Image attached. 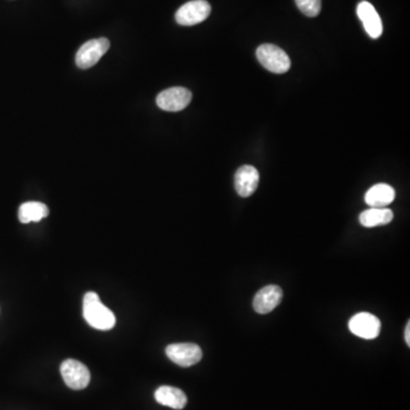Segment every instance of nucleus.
Listing matches in <instances>:
<instances>
[{"label":"nucleus","instance_id":"nucleus-1","mask_svg":"<svg viewBox=\"0 0 410 410\" xmlns=\"http://www.w3.org/2000/svg\"><path fill=\"white\" fill-rule=\"evenodd\" d=\"M84 317L92 328L99 330H112L117 319L112 310L102 303L97 293L88 292L84 298Z\"/></svg>","mask_w":410,"mask_h":410},{"label":"nucleus","instance_id":"nucleus-2","mask_svg":"<svg viewBox=\"0 0 410 410\" xmlns=\"http://www.w3.org/2000/svg\"><path fill=\"white\" fill-rule=\"evenodd\" d=\"M257 58L264 69L273 73L281 75L288 71L291 60L288 55L273 43H264L257 49Z\"/></svg>","mask_w":410,"mask_h":410},{"label":"nucleus","instance_id":"nucleus-3","mask_svg":"<svg viewBox=\"0 0 410 410\" xmlns=\"http://www.w3.org/2000/svg\"><path fill=\"white\" fill-rule=\"evenodd\" d=\"M111 46L109 39L99 38L87 41L75 55V63L80 69H90L98 63V60L103 58Z\"/></svg>","mask_w":410,"mask_h":410},{"label":"nucleus","instance_id":"nucleus-4","mask_svg":"<svg viewBox=\"0 0 410 410\" xmlns=\"http://www.w3.org/2000/svg\"><path fill=\"white\" fill-rule=\"evenodd\" d=\"M60 374L72 390H84L90 382V372L82 362L68 359L60 365Z\"/></svg>","mask_w":410,"mask_h":410},{"label":"nucleus","instance_id":"nucleus-5","mask_svg":"<svg viewBox=\"0 0 410 410\" xmlns=\"http://www.w3.org/2000/svg\"><path fill=\"white\" fill-rule=\"evenodd\" d=\"M211 6L205 0H192L176 13V21L180 26H190L201 23L209 18Z\"/></svg>","mask_w":410,"mask_h":410},{"label":"nucleus","instance_id":"nucleus-6","mask_svg":"<svg viewBox=\"0 0 410 410\" xmlns=\"http://www.w3.org/2000/svg\"><path fill=\"white\" fill-rule=\"evenodd\" d=\"M192 97V92L186 88L173 87L160 92L156 97V104L167 112H179L190 105Z\"/></svg>","mask_w":410,"mask_h":410},{"label":"nucleus","instance_id":"nucleus-7","mask_svg":"<svg viewBox=\"0 0 410 410\" xmlns=\"http://www.w3.org/2000/svg\"><path fill=\"white\" fill-rule=\"evenodd\" d=\"M168 358L180 367H190L201 362L203 352L201 347L193 343H176L168 345L166 349Z\"/></svg>","mask_w":410,"mask_h":410},{"label":"nucleus","instance_id":"nucleus-8","mask_svg":"<svg viewBox=\"0 0 410 410\" xmlns=\"http://www.w3.org/2000/svg\"><path fill=\"white\" fill-rule=\"evenodd\" d=\"M349 330L358 338L374 340L381 333V321L369 313H357L349 321Z\"/></svg>","mask_w":410,"mask_h":410},{"label":"nucleus","instance_id":"nucleus-9","mask_svg":"<svg viewBox=\"0 0 410 410\" xmlns=\"http://www.w3.org/2000/svg\"><path fill=\"white\" fill-rule=\"evenodd\" d=\"M283 298V291L277 285H268L257 293L253 298V308L257 313L266 315L275 309Z\"/></svg>","mask_w":410,"mask_h":410},{"label":"nucleus","instance_id":"nucleus-10","mask_svg":"<svg viewBox=\"0 0 410 410\" xmlns=\"http://www.w3.org/2000/svg\"><path fill=\"white\" fill-rule=\"evenodd\" d=\"M260 175L252 166H243L236 171L235 188L238 195L249 198L256 192L259 186Z\"/></svg>","mask_w":410,"mask_h":410},{"label":"nucleus","instance_id":"nucleus-11","mask_svg":"<svg viewBox=\"0 0 410 410\" xmlns=\"http://www.w3.org/2000/svg\"><path fill=\"white\" fill-rule=\"evenodd\" d=\"M357 14L358 18L364 24L365 30L367 32L368 36L373 39H377L381 37L383 32V24H382L381 18L379 13L376 12L372 4L368 1H362L357 7Z\"/></svg>","mask_w":410,"mask_h":410},{"label":"nucleus","instance_id":"nucleus-12","mask_svg":"<svg viewBox=\"0 0 410 410\" xmlns=\"http://www.w3.org/2000/svg\"><path fill=\"white\" fill-rule=\"evenodd\" d=\"M396 198V190L387 184L374 185L365 195V202L369 207H387Z\"/></svg>","mask_w":410,"mask_h":410},{"label":"nucleus","instance_id":"nucleus-13","mask_svg":"<svg viewBox=\"0 0 410 410\" xmlns=\"http://www.w3.org/2000/svg\"><path fill=\"white\" fill-rule=\"evenodd\" d=\"M154 396L155 400L162 406H167V407L177 410L186 407V394L177 387H168V385L160 387L158 390L155 391Z\"/></svg>","mask_w":410,"mask_h":410},{"label":"nucleus","instance_id":"nucleus-14","mask_svg":"<svg viewBox=\"0 0 410 410\" xmlns=\"http://www.w3.org/2000/svg\"><path fill=\"white\" fill-rule=\"evenodd\" d=\"M393 220V212L387 207H370L359 215V222L366 228L383 226Z\"/></svg>","mask_w":410,"mask_h":410},{"label":"nucleus","instance_id":"nucleus-15","mask_svg":"<svg viewBox=\"0 0 410 410\" xmlns=\"http://www.w3.org/2000/svg\"><path fill=\"white\" fill-rule=\"evenodd\" d=\"M49 215V209L46 204L41 202H26L18 209V220L22 224L38 222Z\"/></svg>","mask_w":410,"mask_h":410},{"label":"nucleus","instance_id":"nucleus-16","mask_svg":"<svg viewBox=\"0 0 410 410\" xmlns=\"http://www.w3.org/2000/svg\"><path fill=\"white\" fill-rule=\"evenodd\" d=\"M296 6L306 16L315 18L321 11V0H296Z\"/></svg>","mask_w":410,"mask_h":410},{"label":"nucleus","instance_id":"nucleus-17","mask_svg":"<svg viewBox=\"0 0 410 410\" xmlns=\"http://www.w3.org/2000/svg\"><path fill=\"white\" fill-rule=\"evenodd\" d=\"M404 341L407 343L408 347L410 345V321H408L406 330H404Z\"/></svg>","mask_w":410,"mask_h":410}]
</instances>
